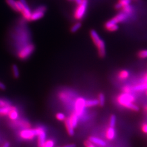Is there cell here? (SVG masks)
I'll return each instance as SVG.
<instances>
[{"instance_id":"1","label":"cell","mask_w":147,"mask_h":147,"mask_svg":"<svg viewBox=\"0 0 147 147\" xmlns=\"http://www.w3.org/2000/svg\"><path fill=\"white\" fill-rule=\"evenodd\" d=\"M89 35L95 46L97 48L99 56L100 57H104L106 55V46L104 41L94 30L90 31Z\"/></svg>"},{"instance_id":"2","label":"cell","mask_w":147,"mask_h":147,"mask_svg":"<svg viewBox=\"0 0 147 147\" xmlns=\"http://www.w3.org/2000/svg\"><path fill=\"white\" fill-rule=\"evenodd\" d=\"M117 101L121 106L135 111H138L139 107L135 105L133 102L135 101V98L130 93H122L119 95L117 98Z\"/></svg>"},{"instance_id":"3","label":"cell","mask_w":147,"mask_h":147,"mask_svg":"<svg viewBox=\"0 0 147 147\" xmlns=\"http://www.w3.org/2000/svg\"><path fill=\"white\" fill-rule=\"evenodd\" d=\"M88 7V0H82L81 2L78 4L74 13V18L75 20L79 21L84 18Z\"/></svg>"},{"instance_id":"4","label":"cell","mask_w":147,"mask_h":147,"mask_svg":"<svg viewBox=\"0 0 147 147\" xmlns=\"http://www.w3.org/2000/svg\"><path fill=\"white\" fill-rule=\"evenodd\" d=\"M38 135V129H31L26 128L23 129L22 130L19 132V136L21 139L24 140H32L35 137Z\"/></svg>"},{"instance_id":"5","label":"cell","mask_w":147,"mask_h":147,"mask_svg":"<svg viewBox=\"0 0 147 147\" xmlns=\"http://www.w3.org/2000/svg\"><path fill=\"white\" fill-rule=\"evenodd\" d=\"M34 50V46L32 44L24 45L18 53V57L21 59H25L30 57Z\"/></svg>"},{"instance_id":"6","label":"cell","mask_w":147,"mask_h":147,"mask_svg":"<svg viewBox=\"0 0 147 147\" xmlns=\"http://www.w3.org/2000/svg\"><path fill=\"white\" fill-rule=\"evenodd\" d=\"M47 11V7L44 5H40L36 8L32 12L31 21H37L40 19L45 15Z\"/></svg>"},{"instance_id":"7","label":"cell","mask_w":147,"mask_h":147,"mask_svg":"<svg viewBox=\"0 0 147 147\" xmlns=\"http://www.w3.org/2000/svg\"><path fill=\"white\" fill-rule=\"evenodd\" d=\"M86 107V100L82 98H78L75 103V113L78 116H81Z\"/></svg>"},{"instance_id":"8","label":"cell","mask_w":147,"mask_h":147,"mask_svg":"<svg viewBox=\"0 0 147 147\" xmlns=\"http://www.w3.org/2000/svg\"><path fill=\"white\" fill-rule=\"evenodd\" d=\"M38 129V146L43 147L46 140L47 134L45 129L42 126H39Z\"/></svg>"},{"instance_id":"9","label":"cell","mask_w":147,"mask_h":147,"mask_svg":"<svg viewBox=\"0 0 147 147\" xmlns=\"http://www.w3.org/2000/svg\"><path fill=\"white\" fill-rule=\"evenodd\" d=\"M19 1L24 5V9L21 12L24 18L27 21H31V18L32 11L28 5L26 1V0H19Z\"/></svg>"},{"instance_id":"10","label":"cell","mask_w":147,"mask_h":147,"mask_svg":"<svg viewBox=\"0 0 147 147\" xmlns=\"http://www.w3.org/2000/svg\"><path fill=\"white\" fill-rule=\"evenodd\" d=\"M130 18H131L130 16L127 15L124 12L121 11L120 13L117 14V15L115 16L113 18L111 19L113 21H114L115 23L119 24L121 22H125L127 20Z\"/></svg>"},{"instance_id":"11","label":"cell","mask_w":147,"mask_h":147,"mask_svg":"<svg viewBox=\"0 0 147 147\" xmlns=\"http://www.w3.org/2000/svg\"><path fill=\"white\" fill-rule=\"evenodd\" d=\"M104 27L107 31L110 32L117 31L119 29L118 24L115 23L111 19L108 20L105 23Z\"/></svg>"},{"instance_id":"12","label":"cell","mask_w":147,"mask_h":147,"mask_svg":"<svg viewBox=\"0 0 147 147\" xmlns=\"http://www.w3.org/2000/svg\"><path fill=\"white\" fill-rule=\"evenodd\" d=\"M137 0H118L115 5L117 10H121L128 5H131L132 2L137 1Z\"/></svg>"},{"instance_id":"13","label":"cell","mask_w":147,"mask_h":147,"mask_svg":"<svg viewBox=\"0 0 147 147\" xmlns=\"http://www.w3.org/2000/svg\"><path fill=\"white\" fill-rule=\"evenodd\" d=\"M8 116L11 121H16L18 119L19 116V112H18V109L15 107L11 106Z\"/></svg>"},{"instance_id":"14","label":"cell","mask_w":147,"mask_h":147,"mask_svg":"<svg viewBox=\"0 0 147 147\" xmlns=\"http://www.w3.org/2000/svg\"><path fill=\"white\" fill-rule=\"evenodd\" d=\"M89 141L92 143H94L95 144H97L101 147H105L106 145V143L104 141L95 137H89Z\"/></svg>"},{"instance_id":"15","label":"cell","mask_w":147,"mask_h":147,"mask_svg":"<svg viewBox=\"0 0 147 147\" xmlns=\"http://www.w3.org/2000/svg\"><path fill=\"white\" fill-rule=\"evenodd\" d=\"M106 137L109 140H112L115 137V130L114 127H109L106 132Z\"/></svg>"},{"instance_id":"16","label":"cell","mask_w":147,"mask_h":147,"mask_svg":"<svg viewBox=\"0 0 147 147\" xmlns=\"http://www.w3.org/2000/svg\"><path fill=\"white\" fill-rule=\"evenodd\" d=\"M65 125L66 126V129L69 135L71 136L74 135V128L71 125L69 118H67L65 120Z\"/></svg>"},{"instance_id":"17","label":"cell","mask_w":147,"mask_h":147,"mask_svg":"<svg viewBox=\"0 0 147 147\" xmlns=\"http://www.w3.org/2000/svg\"><path fill=\"white\" fill-rule=\"evenodd\" d=\"M79 116H78L75 113L71 114L70 117L68 118L69 121L74 128H75L78 124V120H79Z\"/></svg>"},{"instance_id":"18","label":"cell","mask_w":147,"mask_h":147,"mask_svg":"<svg viewBox=\"0 0 147 147\" xmlns=\"http://www.w3.org/2000/svg\"><path fill=\"white\" fill-rule=\"evenodd\" d=\"M6 2L13 10L18 12L16 0H6Z\"/></svg>"},{"instance_id":"19","label":"cell","mask_w":147,"mask_h":147,"mask_svg":"<svg viewBox=\"0 0 147 147\" xmlns=\"http://www.w3.org/2000/svg\"><path fill=\"white\" fill-rule=\"evenodd\" d=\"M129 76V73L128 71L124 70H121L118 75V78L121 80H125Z\"/></svg>"},{"instance_id":"20","label":"cell","mask_w":147,"mask_h":147,"mask_svg":"<svg viewBox=\"0 0 147 147\" xmlns=\"http://www.w3.org/2000/svg\"><path fill=\"white\" fill-rule=\"evenodd\" d=\"M99 105L98 100L93 99V100H89L86 101V107H93Z\"/></svg>"},{"instance_id":"21","label":"cell","mask_w":147,"mask_h":147,"mask_svg":"<svg viewBox=\"0 0 147 147\" xmlns=\"http://www.w3.org/2000/svg\"><path fill=\"white\" fill-rule=\"evenodd\" d=\"M82 26V24L80 22H77L75 23L73 25L71 26L70 28V31L72 33H75L80 29V28Z\"/></svg>"},{"instance_id":"22","label":"cell","mask_w":147,"mask_h":147,"mask_svg":"<svg viewBox=\"0 0 147 147\" xmlns=\"http://www.w3.org/2000/svg\"><path fill=\"white\" fill-rule=\"evenodd\" d=\"M11 106L0 107V115L1 116H7L8 115L9 111L11 110Z\"/></svg>"},{"instance_id":"23","label":"cell","mask_w":147,"mask_h":147,"mask_svg":"<svg viewBox=\"0 0 147 147\" xmlns=\"http://www.w3.org/2000/svg\"><path fill=\"white\" fill-rule=\"evenodd\" d=\"M133 90L136 91H141V90H144L147 89V84L144 83L143 84H139L135 86L132 88Z\"/></svg>"},{"instance_id":"24","label":"cell","mask_w":147,"mask_h":147,"mask_svg":"<svg viewBox=\"0 0 147 147\" xmlns=\"http://www.w3.org/2000/svg\"><path fill=\"white\" fill-rule=\"evenodd\" d=\"M11 106V103L8 100L0 99V107Z\"/></svg>"},{"instance_id":"25","label":"cell","mask_w":147,"mask_h":147,"mask_svg":"<svg viewBox=\"0 0 147 147\" xmlns=\"http://www.w3.org/2000/svg\"><path fill=\"white\" fill-rule=\"evenodd\" d=\"M12 70H13V73L14 78H18L19 76V71L18 67L16 65H13L12 67Z\"/></svg>"},{"instance_id":"26","label":"cell","mask_w":147,"mask_h":147,"mask_svg":"<svg viewBox=\"0 0 147 147\" xmlns=\"http://www.w3.org/2000/svg\"><path fill=\"white\" fill-rule=\"evenodd\" d=\"M138 56L140 58H147V50H142L138 53Z\"/></svg>"},{"instance_id":"27","label":"cell","mask_w":147,"mask_h":147,"mask_svg":"<svg viewBox=\"0 0 147 147\" xmlns=\"http://www.w3.org/2000/svg\"><path fill=\"white\" fill-rule=\"evenodd\" d=\"M116 123V116L115 115H111L110 119V126L114 127L115 126Z\"/></svg>"},{"instance_id":"28","label":"cell","mask_w":147,"mask_h":147,"mask_svg":"<svg viewBox=\"0 0 147 147\" xmlns=\"http://www.w3.org/2000/svg\"><path fill=\"white\" fill-rule=\"evenodd\" d=\"M99 105L101 106H104L105 104V96L104 94L100 93L99 96Z\"/></svg>"},{"instance_id":"29","label":"cell","mask_w":147,"mask_h":147,"mask_svg":"<svg viewBox=\"0 0 147 147\" xmlns=\"http://www.w3.org/2000/svg\"><path fill=\"white\" fill-rule=\"evenodd\" d=\"M55 146V142L53 140H49L46 141L43 147H53Z\"/></svg>"},{"instance_id":"30","label":"cell","mask_w":147,"mask_h":147,"mask_svg":"<svg viewBox=\"0 0 147 147\" xmlns=\"http://www.w3.org/2000/svg\"><path fill=\"white\" fill-rule=\"evenodd\" d=\"M56 118L59 121H65L66 119L65 116L62 113H58L56 115Z\"/></svg>"},{"instance_id":"31","label":"cell","mask_w":147,"mask_h":147,"mask_svg":"<svg viewBox=\"0 0 147 147\" xmlns=\"http://www.w3.org/2000/svg\"><path fill=\"white\" fill-rule=\"evenodd\" d=\"M123 91L125 93H130L131 91V88L129 86H125L123 88Z\"/></svg>"},{"instance_id":"32","label":"cell","mask_w":147,"mask_h":147,"mask_svg":"<svg viewBox=\"0 0 147 147\" xmlns=\"http://www.w3.org/2000/svg\"><path fill=\"white\" fill-rule=\"evenodd\" d=\"M84 144L86 147H95L92 144V143L89 141H87L84 142Z\"/></svg>"},{"instance_id":"33","label":"cell","mask_w":147,"mask_h":147,"mask_svg":"<svg viewBox=\"0 0 147 147\" xmlns=\"http://www.w3.org/2000/svg\"><path fill=\"white\" fill-rule=\"evenodd\" d=\"M142 131L145 134H147V123H144L142 125Z\"/></svg>"},{"instance_id":"34","label":"cell","mask_w":147,"mask_h":147,"mask_svg":"<svg viewBox=\"0 0 147 147\" xmlns=\"http://www.w3.org/2000/svg\"><path fill=\"white\" fill-rule=\"evenodd\" d=\"M76 146L75 144H67L64 146L63 147H76Z\"/></svg>"},{"instance_id":"35","label":"cell","mask_w":147,"mask_h":147,"mask_svg":"<svg viewBox=\"0 0 147 147\" xmlns=\"http://www.w3.org/2000/svg\"><path fill=\"white\" fill-rule=\"evenodd\" d=\"M5 84H3L2 82H0V89H5Z\"/></svg>"},{"instance_id":"36","label":"cell","mask_w":147,"mask_h":147,"mask_svg":"<svg viewBox=\"0 0 147 147\" xmlns=\"http://www.w3.org/2000/svg\"><path fill=\"white\" fill-rule=\"evenodd\" d=\"M2 147H9V143L8 142H6Z\"/></svg>"},{"instance_id":"37","label":"cell","mask_w":147,"mask_h":147,"mask_svg":"<svg viewBox=\"0 0 147 147\" xmlns=\"http://www.w3.org/2000/svg\"><path fill=\"white\" fill-rule=\"evenodd\" d=\"M69 1H75L77 4H79V3L81 2L82 0H69Z\"/></svg>"},{"instance_id":"38","label":"cell","mask_w":147,"mask_h":147,"mask_svg":"<svg viewBox=\"0 0 147 147\" xmlns=\"http://www.w3.org/2000/svg\"><path fill=\"white\" fill-rule=\"evenodd\" d=\"M144 82L147 84V74L145 75V76L144 77Z\"/></svg>"},{"instance_id":"39","label":"cell","mask_w":147,"mask_h":147,"mask_svg":"<svg viewBox=\"0 0 147 147\" xmlns=\"http://www.w3.org/2000/svg\"><path fill=\"white\" fill-rule=\"evenodd\" d=\"M146 110L147 111V106L146 107Z\"/></svg>"},{"instance_id":"40","label":"cell","mask_w":147,"mask_h":147,"mask_svg":"<svg viewBox=\"0 0 147 147\" xmlns=\"http://www.w3.org/2000/svg\"><path fill=\"white\" fill-rule=\"evenodd\" d=\"M146 94H147V92H146Z\"/></svg>"}]
</instances>
